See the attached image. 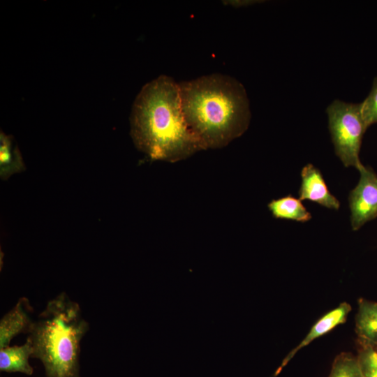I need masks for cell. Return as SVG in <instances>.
Returning <instances> with one entry per match:
<instances>
[{"instance_id":"1","label":"cell","mask_w":377,"mask_h":377,"mask_svg":"<svg viewBox=\"0 0 377 377\" xmlns=\"http://www.w3.org/2000/svg\"><path fill=\"white\" fill-rule=\"evenodd\" d=\"M131 135L151 160L176 162L205 149L181 108L179 83L161 75L143 86L132 106Z\"/></svg>"},{"instance_id":"2","label":"cell","mask_w":377,"mask_h":377,"mask_svg":"<svg viewBox=\"0 0 377 377\" xmlns=\"http://www.w3.org/2000/svg\"><path fill=\"white\" fill-rule=\"evenodd\" d=\"M184 119L205 149L228 145L248 128L251 112L244 86L212 74L179 83Z\"/></svg>"},{"instance_id":"3","label":"cell","mask_w":377,"mask_h":377,"mask_svg":"<svg viewBox=\"0 0 377 377\" xmlns=\"http://www.w3.org/2000/svg\"><path fill=\"white\" fill-rule=\"evenodd\" d=\"M89 329L79 304L65 292L47 302L27 337L31 357L42 362L46 377H79L80 341Z\"/></svg>"},{"instance_id":"4","label":"cell","mask_w":377,"mask_h":377,"mask_svg":"<svg viewBox=\"0 0 377 377\" xmlns=\"http://www.w3.org/2000/svg\"><path fill=\"white\" fill-rule=\"evenodd\" d=\"M328 128L336 155L345 167L357 170L362 164L360 150L367 129L360 103L333 101L326 110Z\"/></svg>"},{"instance_id":"5","label":"cell","mask_w":377,"mask_h":377,"mask_svg":"<svg viewBox=\"0 0 377 377\" xmlns=\"http://www.w3.org/2000/svg\"><path fill=\"white\" fill-rule=\"evenodd\" d=\"M357 170L358 183L348 196L350 226L354 231L377 217V175L363 164Z\"/></svg>"},{"instance_id":"6","label":"cell","mask_w":377,"mask_h":377,"mask_svg":"<svg viewBox=\"0 0 377 377\" xmlns=\"http://www.w3.org/2000/svg\"><path fill=\"white\" fill-rule=\"evenodd\" d=\"M298 195L302 201L309 200L332 210H338L341 206L339 200L330 191L320 170L311 163L301 170Z\"/></svg>"},{"instance_id":"7","label":"cell","mask_w":377,"mask_h":377,"mask_svg":"<svg viewBox=\"0 0 377 377\" xmlns=\"http://www.w3.org/2000/svg\"><path fill=\"white\" fill-rule=\"evenodd\" d=\"M33 309L27 297L19 299L16 304L0 320V349L10 346V341L20 334H29L34 320Z\"/></svg>"},{"instance_id":"8","label":"cell","mask_w":377,"mask_h":377,"mask_svg":"<svg viewBox=\"0 0 377 377\" xmlns=\"http://www.w3.org/2000/svg\"><path fill=\"white\" fill-rule=\"evenodd\" d=\"M351 309V306L348 302H343L321 316L311 327L309 332L302 341L290 351L287 356L283 359L281 364L276 369L274 376L280 373L281 369L300 350L307 346L316 339L325 335L337 326L344 323L346 321L348 315Z\"/></svg>"},{"instance_id":"9","label":"cell","mask_w":377,"mask_h":377,"mask_svg":"<svg viewBox=\"0 0 377 377\" xmlns=\"http://www.w3.org/2000/svg\"><path fill=\"white\" fill-rule=\"evenodd\" d=\"M355 332L361 343L377 345V302L364 298L358 300Z\"/></svg>"},{"instance_id":"10","label":"cell","mask_w":377,"mask_h":377,"mask_svg":"<svg viewBox=\"0 0 377 377\" xmlns=\"http://www.w3.org/2000/svg\"><path fill=\"white\" fill-rule=\"evenodd\" d=\"M33 348L29 338L22 346H8L0 349V370L6 372H21L32 375L33 368L29 363Z\"/></svg>"},{"instance_id":"11","label":"cell","mask_w":377,"mask_h":377,"mask_svg":"<svg viewBox=\"0 0 377 377\" xmlns=\"http://www.w3.org/2000/svg\"><path fill=\"white\" fill-rule=\"evenodd\" d=\"M267 207L272 216L278 219L305 223L312 217L302 200L292 195L271 200Z\"/></svg>"},{"instance_id":"12","label":"cell","mask_w":377,"mask_h":377,"mask_svg":"<svg viewBox=\"0 0 377 377\" xmlns=\"http://www.w3.org/2000/svg\"><path fill=\"white\" fill-rule=\"evenodd\" d=\"M26 169L22 157L14 139L0 133V177L3 179Z\"/></svg>"},{"instance_id":"13","label":"cell","mask_w":377,"mask_h":377,"mask_svg":"<svg viewBox=\"0 0 377 377\" xmlns=\"http://www.w3.org/2000/svg\"><path fill=\"white\" fill-rule=\"evenodd\" d=\"M328 377H362L357 357L342 353L334 359Z\"/></svg>"},{"instance_id":"14","label":"cell","mask_w":377,"mask_h":377,"mask_svg":"<svg viewBox=\"0 0 377 377\" xmlns=\"http://www.w3.org/2000/svg\"><path fill=\"white\" fill-rule=\"evenodd\" d=\"M357 359L362 377H377V349L360 343Z\"/></svg>"},{"instance_id":"15","label":"cell","mask_w":377,"mask_h":377,"mask_svg":"<svg viewBox=\"0 0 377 377\" xmlns=\"http://www.w3.org/2000/svg\"><path fill=\"white\" fill-rule=\"evenodd\" d=\"M362 114L367 127L377 123V77L374 80L371 89L360 103Z\"/></svg>"},{"instance_id":"16","label":"cell","mask_w":377,"mask_h":377,"mask_svg":"<svg viewBox=\"0 0 377 377\" xmlns=\"http://www.w3.org/2000/svg\"><path fill=\"white\" fill-rule=\"evenodd\" d=\"M374 346L375 348L377 349V345H376V346Z\"/></svg>"}]
</instances>
